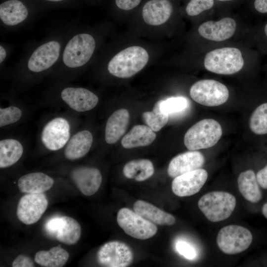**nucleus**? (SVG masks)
<instances>
[{
  "label": "nucleus",
  "mask_w": 267,
  "mask_h": 267,
  "mask_svg": "<svg viewBox=\"0 0 267 267\" xmlns=\"http://www.w3.org/2000/svg\"><path fill=\"white\" fill-rule=\"evenodd\" d=\"M97 46L95 37L90 33L80 31L65 42L58 62L69 69L86 65L93 57Z\"/></svg>",
  "instance_id": "1"
},
{
  "label": "nucleus",
  "mask_w": 267,
  "mask_h": 267,
  "mask_svg": "<svg viewBox=\"0 0 267 267\" xmlns=\"http://www.w3.org/2000/svg\"><path fill=\"white\" fill-rule=\"evenodd\" d=\"M149 60V53L145 48L132 45L119 51L110 58L107 69L113 76L128 78L142 70Z\"/></svg>",
  "instance_id": "2"
},
{
  "label": "nucleus",
  "mask_w": 267,
  "mask_h": 267,
  "mask_svg": "<svg viewBox=\"0 0 267 267\" xmlns=\"http://www.w3.org/2000/svg\"><path fill=\"white\" fill-rule=\"evenodd\" d=\"M222 129L213 119H203L190 127L184 137V143L189 150L207 149L214 146L221 138Z\"/></svg>",
  "instance_id": "3"
},
{
  "label": "nucleus",
  "mask_w": 267,
  "mask_h": 267,
  "mask_svg": "<svg viewBox=\"0 0 267 267\" xmlns=\"http://www.w3.org/2000/svg\"><path fill=\"white\" fill-rule=\"evenodd\" d=\"M244 59L240 50L232 47H224L208 52L204 61L206 70L221 75H231L243 67Z\"/></svg>",
  "instance_id": "4"
},
{
  "label": "nucleus",
  "mask_w": 267,
  "mask_h": 267,
  "mask_svg": "<svg viewBox=\"0 0 267 267\" xmlns=\"http://www.w3.org/2000/svg\"><path fill=\"white\" fill-rule=\"evenodd\" d=\"M236 204V198L232 194L217 191L203 195L198 201V206L209 221L218 222L230 216Z\"/></svg>",
  "instance_id": "5"
},
{
  "label": "nucleus",
  "mask_w": 267,
  "mask_h": 267,
  "mask_svg": "<svg viewBox=\"0 0 267 267\" xmlns=\"http://www.w3.org/2000/svg\"><path fill=\"white\" fill-rule=\"evenodd\" d=\"M64 42L61 38H52L43 43L31 52L27 58L26 67L33 73H41L58 62Z\"/></svg>",
  "instance_id": "6"
},
{
  "label": "nucleus",
  "mask_w": 267,
  "mask_h": 267,
  "mask_svg": "<svg viewBox=\"0 0 267 267\" xmlns=\"http://www.w3.org/2000/svg\"><path fill=\"white\" fill-rule=\"evenodd\" d=\"M190 96L197 103L206 106H217L224 103L229 91L223 84L211 79L201 80L191 87Z\"/></svg>",
  "instance_id": "7"
},
{
  "label": "nucleus",
  "mask_w": 267,
  "mask_h": 267,
  "mask_svg": "<svg viewBox=\"0 0 267 267\" xmlns=\"http://www.w3.org/2000/svg\"><path fill=\"white\" fill-rule=\"evenodd\" d=\"M253 241V235L247 228L238 225H228L220 229L217 243L224 253L234 255L247 249Z\"/></svg>",
  "instance_id": "8"
},
{
  "label": "nucleus",
  "mask_w": 267,
  "mask_h": 267,
  "mask_svg": "<svg viewBox=\"0 0 267 267\" xmlns=\"http://www.w3.org/2000/svg\"><path fill=\"white\" fill-rule=\"evenodd\" d=\"M117 221L127 234L138 239H149L157 232V227L155 224L127 208L119 210Z\"/></svg>",
  "instance_id": "9"
},
{
  "label": "nucleus",
  "mask_w": 267,
  "mask_h": 267,
  "mask_svg": "<svg viewBox=\"0 0 267 267\" xmlns=\"http://www.w3.org/2000/svg\"><path fill=\"white\" fill-rule=\"evenodd\" d=\"M134 259L131 248L124 242L112 241L103 245L96 254L98 264L105 267H126Z\"/></svg>",
  "instance_id": "10"
},
{
  "label": "nucleus",
  "mask_w": 267,
  "mask_h": 267,
  "mask_svg": "<svg viewBox=\"0 0 267 267\" xmlns=\"http://www.w3.org/2000/svg\"><path fill=\"white\" fill-rule=\"evenodd\" d=\"M46 232L60 242L67 245L76 244L81 235V227L74 219L68 216H56L45 223Z\"/></svg>",
  "instance_id": "11"
},
{
  "label": "nucleus",
  "mask_w": 267,
  "mask_h": 267,
  "mask_svg": "<svg viewBox=\"0 0 267 267\" xmlns=\"http://www.w3.org/2000/svg\"><path fill=\"white\" fill-rule=\"evenodd\" d=\"M48 206L46 196L43 193H28L23 196L17 205L18 219L25 224L37 222Z\"/></svg>",
  "instance_id": "12"
},
{
  "label": "nucleus",
  "mask_w": 267,
  "mask_h": 267,
  "mask_svg": "<svg viewBox=\"0 0 267 267\" xmlns=\"http://www.w3.org/2000/svg\"><path fill=\"white\" fill-rule=\"evenodd\" d=\"M70 128L68 121L62 117L54 118L44 127L41 140L44 146L51 151L62 148L70 137Z\"/></svg>",
  "instance_id": "13"
},
{
  "label": "nucleus",
  "mask_w": 267,
  "mask_h": 267,
  "mask_svg": "<svg viewBox=\"0 0 267 267\" xmlns=\"http://www.w3.org/2000/svg\"><path fill=\"white\" fill-rule=\"evenodd\" d=\"M208 178L207 172L196 169L174 178L172 183L173 193L179 197H186L198 192Z\"/></svg>",
  "instance_id": "14"
},
{
  "label": "nucleus",
  "mask_w": 267,
  "mask_h": 267,
  "mask_svg": "<svg viewBox=\"0 0 267 267\" xmlns=\"http://www.w3.org/2000/svg\"><path fill=\"white\" fill-rule=\"evenodd\" d=\"M60 95L71 108L78 112L89 111L98 102V97L95 93L83 88H66L61 91Z\"/></svg>",
  "instance_id": "15"
},
{
  "label": "nucleus",
  "mask_w": 267,
  "mask_h": 267,
  "mask_svg": "<svg viewBox=\"0 0 267 267\" xmlns=\"http://www.w3.org/2000/svg\"><path fill=\"white\" fill-rule=\"evenodd\" d=\"M170 0H148L143 5L141 15L147 25L160 26L167 22L173 12Z\"/></svg>",
  "instance_id": "16"
},
{
  "label": "nucleus",
  "mask_w": 267,
  "mask_h": 267,
  "mask_svg": "<svg viewBox=\"0 0 267 267\" xmlns=\"http://www.w3.org/2000/svg\"><path fill=\"white\" fill-rule=\"evenodd\" d=\"M236 28L235 21L230 17L219 21H208L202 23L198 28L200 36L208 40L222 42L231 38Z\"/></svg>",
  "instance_id": "17"
},
{
  "label": "nucleus",
  "mask_w": 267,
  "mask_h": 267,
  "mask_svg": "<svg viewBox=\"0 0 267 267\" xmlns=\"http://www.w3.org/2000/svg\"><path fill=\"white\" fill-rule=\"evenodd\" d=\"M71 178L80 191L86 196L95 194L102 182V175L96 168L89 167L76 168L71 172Z\"/></svg>",
  "instance_id": "18"
},
{
  "label": "nucleus",
  "mask_w": 267,
  "mask_h": 267,
  "mask_svg": "<svg viewBox=\"0 0 267 267\" xmlns=\"http://www.w3.org/2000/svg\"><path fill=\"white\" fill-rule=\"evenodd\" d=\"M205 162L203 155L197 150H190L174 157L168 166L167 173L175 178L187 172L198 169Z\"/></svg>",
  "instance_id": "19"
},
{
  "label": "nucleus",
  "mask_w": 267,
  "mask_h": 267,
  "mask_svg": "<svg viewBox=\"0 0 267 267\" xmlns=\"http://www.w3.org/2000/svg\"><path fill=\"white\" fill-rule=\"evenodd\" d=\"M29 15L26 6L19 0H7L0 5V19L5 26H15L24 22Z\"/></svg>",
  "instance_id": "20"
},
{
  "label": "nucleus",
  "mask_w": 267,
  "mask_h": 267,
  "mask_svg": "<svg viewBox=\"0 0 267 267\" xmlns=\"http://www.w3.org/2000/svg\"><path fill=\"white\" fill-rule=\"evenodd\" d=\"M130 120L126 109L115 111L107 120L105 130V139L110 144L116 143L125 134Z\"/></svg>",
  "instance_id": "21"
},
{
  "label": "nucleus",
  "mask_w": 267,
  "mask_h": 267,
  "mask_svg": "<svg viewBox=\"0 0 267 267\" xmlns=\"http://www.w3.org/2000/svg\"><path fill=\"white\" fill-rule=\"evenodd\" d=\"M53 179L48 175L41 172L32 173L19 178L18 187L19 190L25 193H44L51 188Z\"/></svg>",
  "instance_id": "22"
},
{
  "label": "nucleus",
  "mask_w": 267,
  "mask_h": 267,
  "mask_svg": "<svg viewBox=\"0 0 267 267\" xmlns=\"http://www.w3.org/2000/svg\"><path fill=\"white\" fill-rule=\"evenodd\" d=\"M134 211L151 222L160 225H172L175 218L155 206L143 200H137L134 204Z\"/></svg>",
  "instance_id": "23"
},
{
  "label": "nucleus",
  "mask_w": 267,
  "mask_h": 267,
  "mask_svg": "<svg viewBox=\"0 0 267 267\" xmlns=\"http://www.w3.org/2000/svg\"><path fill=\"white\" fill-rule=\"evenodd\" d=\"M92 142V135L89 131L83 130L77 133L71 137L65 148V157L70 160L82 158L89 151Z\"/></svg>",
  "instance_id": "24"
},
{
  "label": "nucleus",
  "mask_w": 267,
  "mask_h": 267,
  "mask_svg": "<svg viewBox=\"0 0 267 267\" xmlns=\"http://www.w3.org/2000/svg\"><path fill=\"white\" fill-rule=\"evenodd\" d=\"M239 190L243 197L252 203H258L263 198L260 186L255 172L248 170L241 173L237 178Z\"/></svg>",
  "instance_id": "25"
},
{
  "label": "nucleus",
  "mask_w": 267,
  "mask_h": 267,
  "mask_svg": "<svg viewBox=\"0 0 267 267\" xmlns=\"http://www.w3.org/2000/svg\"><path fill=\"white\" fill-rule=\"evenodd\" d=\"M156 137L155 132L144 125H135L122 139L125 148L146 146L151 144Z\"/></svg>",
  "instance_id": "26"
},
{
  "label": "nucleus",
  "mask_w": 267,
  "mask_h": 267,
  "mask_svg": "<svg viewBox=\"0 0 267 267\" xmlns=\"http://www.w3.org/2000/svg\"><path fill=\"white\" fill-rule=\"evenodd\" d=\"M154 168L152 162L142 159L131 161L124 167V176L137 181H143L150 178L154 174Z\"/></svg>",
  "instance_id": "27"
},
{
  "label": "nucleus",
  "mask_w": 267,
  "mask_h": 267,
  "mask_svg": "<svg viewBox=\"0 0 267 267\" xmlns=\"http://www.w3.org/2000/svg\"><path fill=\"white\" fill-rule=\"evenodd\" d=\"M68 252L60 245L51 248L48 251H40L35 256L36 263L44 267H61L67 262Z\"/></svg>",
  "instance_id": "28"
},
{
  "label": "nucleus",
  "mask_w": 267,
  "mask_h": 267,
  "mask_svg": "<svg viewBox=\"0 0 267 267\" xmlns=\"http://www.w3.org/2000/svg\"><path fill=\"white\" fill-rule=\"evenodd\" d=\"M23 148L21 143L8 138L0 141V168H5L15 164L21 157Z\"/></svg>",
  "instance_id": "29"
},
{
  "label": "nucleus",
  "mask_w": 267,
  "mask_h": 267,
  "mask_svg": "<svg viewBox=\"0 0 267 267\" xmlns=\"http://www.w3.org/2000/svg\"><path fill=\"white\" fill-rule=\"evenodd\" d=\"M162 101L159 100L155 104L152 111L144 112L142 115L144 122L154 132L160 131L169 120V115L161 109Z\"/></svg>",
  "instance_id": "30"
},
{
  "label": "nucleus",
  "mask_w": 267,
  "mask_h": 267,
  "mask_svg": "<svg viewBox=\"0 0 267 267\" xmlns=\"http://www.w3.org/2000/svg\"><path fill=\"white\" fill-rule=\"evenodd\" d=\"M249 127L256 134H267V102L259 106L253 112L249 120Z\"/></svg>",
  "instance_id": "31"
},
{
  "label": "nucleus",
  "mask_w": 267,
  "mask_h": 267,
  "mask_svg": "<svg viewBox=\"0 0 267 267\" xmlns=\"http://www.w3.org/2000/svg\"><path fill=\"white\" fill-rule=\"evenodd\" d=\"M188 102L183 97H175L162 101L161 109L169 115L178 113L184 110L187 106Z\"/></svg>",
  "instance_id": "32"
},
{
  "label": "nucleus",
  "mask_w": 267,
  "mask_h": 267,
  "mask_svg": "<svg viewBox=\"0 0 267 267\" xmlns=\"http://www.w3.org/2000/svg\"><path fill=\"white\" fill-rule=\"evenodd\" d=\"M22 116L19 108L11 106L0 109V127H4L17 122Z\"/></svg>",
  "instance_id": "33"
},
{
  "label": "nucleus",
  "mask_w": 267,
  "mask_h": 267,
  "mask_svg": "<svg viewBox=\"0 0 267 267\" xmlns=\"http://www.w3.org/2000/svg\"><path fill=\"white\" fill-rule=\"evenodd\" d=\"M214 4V0H190L185 7V12L188 16H195L211 9Z\"/></svg>",
  "instance_id": "34"
},
{
  "label": "nucleus",
  "mask_w": 267,
  "mask_h": 267,
  "mask_svg": "<svg viewBox=\"0 0 267 267\" xmlns=\"http://www.w3.org/2000/svg\"><path fill=\"white\" fill-rule=\"evenodd\" d=\"M176 248L179 254L188 260H194L197 256L196 249L193 245L187 241L178 240L176 244Z\"/></svg>",
  "instance_id": "35"
},
{
  "label": "nucleus",
  "mask_w": 267,
  "mask_h": 267,
  "mask_svg": "<svg viewBox=\"0 0 267 267\" xmlns=\"http://www.w3.org/2000/svg\"><path fill=\"white\" fill-rule=\"evenodd\" d=\"M142 0H115L116 7L120 10L130 11L137 7Z\"/></svg>",
  "instance_id": "36"
},
{
  "label": "nucleus",
  "mask_w": 267,
  "mask_h": 267,
  "mask_svg": "<svg viewBox=\"0 0 267 267\" xmlns=\"http://www.w3.org/2000/svg\"><path fill=\"white\" fill-rule=\"evenodd\" d=\"M13 267H35L32 260L27 256L19 255L13 261Z\"/></svg>",
  "instance_id": "37"
},
{
  "label": "nucleus",
  "mask_w": 267,
  "mask_h": 267,
  "mask_svg": "<svg viewBox=\"0 0 267 267\" xmlns=\"http://www.w3.org/2000/svg\"><path fill=\"white\" fill-rule=\"evenodd\" d=\"M256 175L257 181L261 188L267 190V164L259 170Z\"/></svg>",
  "instance_id": "38"
},
{
  "label": "nucleus",
  "mask_w": 267,
  "mask_h": 267,
  "mask_svg": "<svg viewBox=\"0 0 267 267\" xmlns=\"http://www.w3.org/2000/svg\"><path fill=\"white\" fill-rule=\"evenodd\" d=\"M254 7L259 12L267 13V0H255Z\"/></svg>",
  "instance_id": "39"
},
{
  "label": "nucleus",
  "mask_w": 267,
  "mask_h": 267,
  "mask_svg": "<svg viewBox=\"0 0 267 267\" xmlns=\"http://www.w3.org/2000/svg\"><path fill=\"white\" fill-rule=\"evenodd\" d=\"M6 50L4 47L0 44V63L1 64L5 60L6 57Z\"/></svg>",
  "instance_id": "40"
},
{
  "label": "nucleus",
  "mask_w": 267,
  "mask_h": 267,
  "mask_svg": "<svg viewBox=\"0 0 267 267\" xmlns=\"http://www.w3.org/2000/svg\"><path fill=\"white\" fill-rule=\"evenodd\" d=\"M261 210L262 214L267 219V202L263 204Z\"/></svg>",
  "instance_id": "41"
},
{
  "label": "nucleus",
  "mask_w": 267,
  "mask_h": 267,
  "mask_svg": "<svg viewBox=\"0 0 267 267\" xmlns=\"http://www.w3.org/2000/svg\"><path fill=\"white\" fill-rule=\"evenodd\" d=\"M45 0L51 1V2H60V1H64L65 0Z\"/></svg>",
  "instance_id": "42"
},
{
  "label": "nucleus",
  "mask_w": 267,
  "mask_h": 267,
  "mask_svg": "<svg viewBox=\"0 0 267 267\" xmlns=\"http://www.w3.org/2000/svg\"><path fill=\"white\" fill-rule=\"evenodd\" d=\"M265 32L267 37V24L266 25L265 27Z\"/></svg>",
  "instance_id": "43"
},
{
  "label": "nucleus",
  "mask_w": 267,
  "mask_h": 267,
  "mask_svg": "<svg viewBox=\"0 0 267 267\" xmlns=\"http://www.w3.org/2000/svg\"><path fill=\"white\" fill-rule=\"evenodd\" d=\"M218 0L221 1H230L232 0Z\"/></svg>",
  "instance_id": "44"
}]
</instances>
